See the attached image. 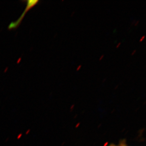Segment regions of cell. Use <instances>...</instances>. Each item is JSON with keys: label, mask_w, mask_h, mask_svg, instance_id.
Wrapping results in <instances>:
<instances>
[{"label": "cell", "mask_w": 146, "mask_h": 146, "mask_svg": "<svg viewBox=\"0 0 146 146\" xmlns=\"http://www.w3.org/2000/svg\"><path fill=\"white\" fill-rule=\"evenodd\" d=\"M27 8H26L25 11H24V12H23V15H21L20 17V18L16 21H15L14 22H12L10 25V26H9V29H13L16 28L20 24L22 20V19L24 17V14H26V13L27 12V11L29 10L30 9L33 7L35 5H36L39 2V1L38 0H28L27 1Z\"/></svg>", "instance_id": "obj_1"}, {"label": "cell", "mask_w": 146, "mask_h": 146, "mask_svg": "<svg viewBox=\"0 0 146 146\" xmlns=\"http://www.w3.org/2000/svg\"><path fill=\"white\" fill-rule=\"evenodd\" d=\"M108 146H128L127 144L126 141L125 140H121L120 141H119V143L115 145L113 143H111L110 144H109Z\"/></svg>", "instance_id": "obj_2"}]
</instances>
